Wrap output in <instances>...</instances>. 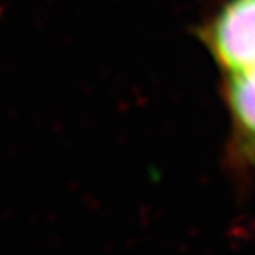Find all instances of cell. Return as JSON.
Here are the masks:
<instances>
[{
    "mask_svg": "<svg viewBox=\"0 0 255 255\" xmlns=\"http://www.w3.org/2000/svg\"><path fill=\"white\" fill-rule=\"evenodd\" d=\"M197 37L222 74L255 68V0H222Z\"/></svg>",
    "mask_w": 255,
    "mask_h": 255,
    "instance_id": "6da1fadb",
    "label": "cell"
},
{
    "mask_svg": "<svg viewBox=\"0 0 255 255\" xmlns=\"http://www.w3.org/2000/svg\"><path fill=\"white\" fill-rule=\"evenodd\" d=\"M222 99L229 119L226 160L255 181V68L222 74Z\"/></svg>",
    "mask_w": 255,
    "mask_h": 255,
    "instance_id": "7a4b0ae2",
    "label": "cell"
}]
</instances>
